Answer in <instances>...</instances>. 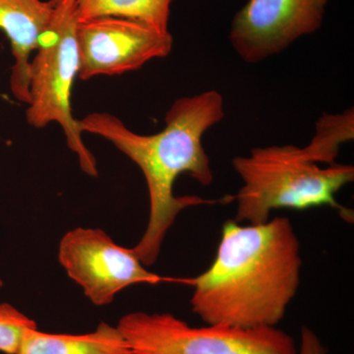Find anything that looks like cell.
I'll list each match as a JSON object with an SVG mask.
<instances>
[{
	"label": "cell",
	"instance_id": "cell-1",
	"mask_svg": "<svg viewBox=\"0 0 354 354\" xmlns=\"http://www.w3.org/2000/svg\"><path fill=\"white\" fill-rule=\"evenodd\" d=\"M302 260L288 218L260 225L227 221L215 260L197 278L192 311L207 325L276 327L297 295Z\"/></svg>",
	"mask_w": 354,
	"mask_h": 354
},
{
	"label": "cell",
	"instance_id": "cell-2",
	"mask_svg": "<svg viewBox=\"0 0 354 354\" xmlns=\"http://www.w3.org/2000/svg\"><path fill=\"white\" fill-rule=\"evenodd\" d=\"M223 118V97L216 91H207L176 100L165 114L164 129L156 134L132 131L122 120L108 113H91L79 120L84 133L108 140L138 165L145 176L150 218L145 234L132 248L142 264L153 265L158 260L165 235L183 209L234 201V196L207 200L176 197L174 193V183L181 174H189L204 186L213 183L211 162L202 139L205 132Z\"/></svg>",
	"mask_w": 354,
	"mask_h": 354
},
{
	"label": "cell",
	"instance_id": "cell-3",
	"mask_svg": "<svg viewBox=\"0 0 354 354\" xmlns=\"http://www.w3.org/2000/svg\"><path fill=\"white\" fill-rule=\"evenodd\" d=\"M232 165L243 180L234 196L237 223L260 225L270 220L272 209L321 206L332 207L344 220H353V212L335 200V194L353 183V165L321 167L307 160L301 148L291 145L253 149L248 157L234 158Z\"/></svg>",
	"mask_w": 354,
	"mask_h": 354
},
{
	"label": "cell",
	"instance_id": "cell-4",
	"mask_svg": "<svg viewBox=\"0 0 354 354\" xmlns=\"http://www.w3.org/2000/svg\"><path fill=\"white\" fill-rule=\"evenodd\" d=\"M53 6V23L30 65V100L26 120L37 129L50 123L59 124L67 146L78 158L81 169L95 177L99 172L97 160L84 143V132L72 113V90L79 71L78 18L71 4Z\"/></svg>",
	"mask_w": 354,
	"mask_h": 354
},
{
	"label": "cell",
	"instance_id": "cell-5",
	"mask_svg": "<svg viewBox=\"0 0 354 354\" xmlns=\"http://www.w3.org/2000/svg\"><path fill=\"white\" fill-rule=\"evenodd\" d=\"M116 327L132 354H297L298 349L277 327H191L169 313L135 312Z\"/></svg>",
	"mask_w": 354,
	"mask_h": 354
},
{
	"label": "cell",
	"instance_id": "cell-6",
	"mask_svg": "<svg viewBox=\"0 0 354 354\" xmlns=\"http://www.w3.org/2000/svg\"><path fill=\"white\" fill-rule=\"evenodd\" d=\"M78 78L122 75L135 71L172 50L171 32H162L141 21L102 16L78 21Z\"/></svg>",
	"mask_w": 354,
	"mask_h": 354
},
{
	"label": "cell",
	"instance_id": "cell-7",
	"mask_svg": "<svg viewBox=\"0 0 354 354\" xmlns=\"http://www.w3.org/2000/svg\"><path fill=\"white\" fill-rule=\"evenodd\" d=\"M58 260L97 306L113 301L127 286L158 285L167 279L149 272L132 249L118 245L99 228H75L64 235Z\"/></svg>",
	"mask_w": 354,
	"mask_h": 354
},
{
	"label": "cell",
	"instance_id": "cell-8",
	"mask_svg": "<svg viewBox=\"0 0 354 354\" xmlns=\"http://www.w3.org/2000/svg\"><path fill=\"white\" fill-rule=\"evenodd\" d=\"M328 0H249L232 20L230 41L247 64L279 55L320 29Z\"/></svg>",
	"mask_w": 354,
	"mask_h": 354
},
{
	"label": "cell",
	"instance_id": "cell-9",
	"mask_svg": "<svg viewBox=\"0 0 354 354\" xmlns=\"http://www.w3.org/2000/svg\"><path fill=\"white\" fill-rule=\"evenodd\" d=\"M53 16L50 1L0 0V31L8 39L14 58L9 85L13 97L23 104H29L32 55L50 30Z\"/></svg>",
	"mask_w": 354,
	"mask_h": 354
},
{
	"label": "cell",
	"instance_id": "cell-10",
	"mask_svg": "<svg viewBox=\"0 0 354 354\" xmlns=\"http://www.w3.org/2000/svg\"><path fill=\"white\" fill-rule=\"evenodd\" d=\"M17 354H132L118 327L102 322L88 334H48L28 330Z\"/></svg>",
	"mask_w": 354,
	"mask_h": 354
},
{
	"label": "cell",
	"instance_id": "cell-11",
	"mask_svg": "<svg viewBox=\"0 0 354 354\" xmlns=\"http://www.w3.org/2000/svg\"><path fill=\"white\" fill-rule=\"evenodd\" d=\"M53 6L71 4L78 21L116 16L141 21L169 32L174 0H50Z\"/></svg>",
	"mask_w": 354,
	"mask_h": 354
},
{
	"label": "cell",
	"instance_id": "cell-12",
	"mask_svg": "<svg viewBox=\"0 0 354 354\" xmlns=\"http://www.w3.org/2000/svg\"><path fill=\"white\" fill-rule=\"evenodd\" d=\"M353 109L344 114H325L318 120L316 134L302 153L310 162L327 165L335 164L342 144L353 139Z\"/></svg>",
	"mask_w": 354,
	"mask_h": 354
},
{
	"label": "cell",
	"instance_id": "cell-13",
	"mask_svg": "<svg viewBox=\"0 0 354 354\" xmlns=\"http://www.w3.org/2000/svg\"><path fill=\"white\" fill-rule=\"evenodd\" d=\"M37 324L8 304H0V353L17 354L23 337Z\"/></svg>",
	"mask_w": 354,
	"mask_h": 354
},
{
	"label": "cell",
	"instance_id": "cell-14",
	"mask_svg": "<svg viewBox=\"0 0 354 354\" xmlns=\"http://www.w3.org/2000/svg\"><path fill=\"white\" fill-rule=\"evenodd\" d=\"M297 354H327V348L313 330L302 327Z\"/></svg>",
	"mask_w": 354,
	"mask_h": 354
}]
</instances>
